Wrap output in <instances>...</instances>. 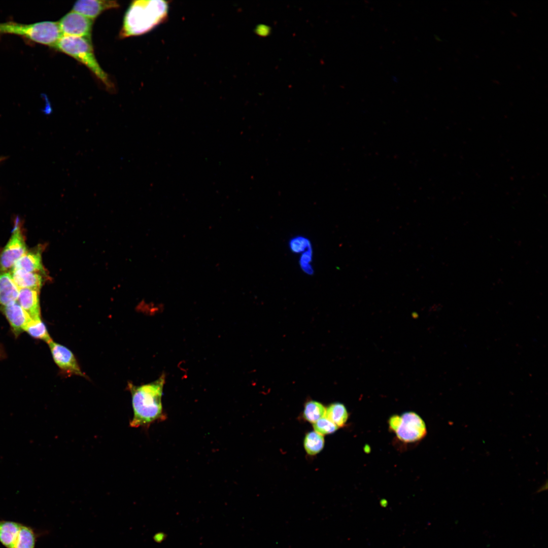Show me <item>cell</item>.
<instances>
[{"mask_svg": "<svg viewBox=\"0 0 548 548\" xmlns=\"http://www.w3.org/2000/svg\"><path fill=\"white\" fill-rule=\"evenodd\" d=\"M324 446V439L323 435L315 431L310 432L306 434L304 439V447L309 455H316L323 449Z\"/></svg>", "mask_w": 548, "mask_h": 548, "instance_id": "cell-20", "label": "cell"}, {"mask_svg": "<svg viewBox=\"0 0 548 548\" xmlns=\"http://www.w3.org/2000/svg\"><path fill=\"white\" fill-rule=\"evenodd\" d=\"M394 432L401 441L414 442L425 436L427 429L424 421L417 414L408 412L400 416L399 422Z\"/></svg>", "mask_w": 548, "mask_h": 548, "instance_id": "cell-5", "label": "cell"}, {"mask_svg": "<svg viewBox=\"0 0 548 548\" xmlns=\"http://www.w3.org/2000/svg\"><path fill=\"white\" fill-rule=\"evenodd\" d=\"M165 382V375L162 373L148 384L136 386L128 383L133 412L130 426L147 428L154 422L166 419L162 403Z\"/></svg>", "mask_w": 548, "mask_h": 548, "instance_id": "cell-1", "label": "cell"}, {"mask_svg": "<svg viewBox=\"0 0 548 548\" xmlns=\"http://www.w3.org/2000/svg\"><path fill=\"white\" fill-rule=\"evenodd\" d=\"M52 48L85 65L107 89L110 91L114 89V84L95 58L91 40L79 37L62 36Z\"/></svg>", "mask_w": 548, "mask_h": 548, "instance_id": "cell-3", "label": "cell"}, {"mask_svg": "<svg viewBox=\"0 0 548 548\" xmlns=\"http://www.w3.org/2000/svg\"><path fill=\"white\" fill-rule=\"evenodd\" d=\"M25 331L31 337L41 339L47 344L52 340L41 318L31 320L27 325Z\"/></svg>", "mask_w": 548, "mask_h": 548, "instance_id": "cell-18", "label": "cell"}, {"mask_svg": "<svg viewBox=\"0 0 548 548\" xmlns=\"http://www.w3.org/2000/svg\"><path fill=\"white\" fill-rule=\"evenodd\" d=\"M10 272L14 283L19 289L30 288L40 290L44 280L41 273L28 272L20 269H13Z\"/></svg>", "mask_w": 548, "mask_h": 548, "instance_id": "cell-13", "label": "cell"}, {"mask_svg": "<svg viewBox=\"0 0 548 548\" xmlns=\"http://www.w3.org/2000/svg\"><path fill=\"white\" fill-rule=\"evenodd\" d=\"M37 537L32 528L22 524L13 548H35Z\"/></svg>", "mask_w": 548, "mask_h": 548, "instance_id": "cell-17", "label": "cell"}, {"mask_svg": "<svg viewBox=\"0 0 548 548\" xmlns=\"http://www.w3.org/2000/svg\"><path fill=\"white\" fill-rule=\"evenodd\" d=\"M1 160H2V159H1V158H0V161H1Z\"/></svg>", "mask_w": 548, "mask_h": 548, "instance_id": "cell-24", "label": "cell"}, {"mask_svg": "<svg viewBox=\"0 0 548 548\" xmlns=\"http://www.w3.org/2000/svg\"><path fill=\"white\" fill-rule=\"evenodd\" d=\"M312 259L313 251L312 248L301 254L299 259L300 268L308 275H312L314 271L311 264Z\"/></svg>", "mask_w": 548, "mask_h": 548, "instance_id": "cell-23", "label": "cell"}, {"mask_svg": "<svg viewBox=\"0 0 548 548\" xmlns=\"http://www.w3.org/2000/svg\"><path fill=\"white\" fill-rule=\"evenodd\" d=\"M93 20L72 11L58 21L62 36L79 37L91 40Z\"/></svg>", "mask_w": 548, "mask_h": 548, "instance_id": "cell-7", "label": "cell"}, {"mask_svg": "<svg viewBox=\"0 0 548 548\" xmlns=\"http://www.w3.org/2000/svg\"><path fill=\"white\" fill-rule=\"evenodd\" d=\"M315 431L323 435L334 433L338 427L330 420L324 417L313 424Z\"/></svg>", "mask_w": 548, "mask_h": 548, "instance_id": "cell-21", "label": "cell"}, {"mask_svg": "<svg viewBox=\"0 0 548 548\" xmlns=\"http://www.w3.org/2000/svg\"><path fill=\"white\" fill-rule=\"evenodd\" d=\"M24 236L16 225L8 242L0 253V271L11 272L16 262L27 252Z\"/></svg>", "mask_w": 548, "mask_h": 548, "instance_id": "cell-6", "label": "cell"}, {"mask_svg": "<svg viewBox=\"0 0 548 548\" xmlns=\"http://www.w3.org/2000/svg\"><path fill=\"white\" fill-rule=\"evenodd\" d=\"M325 417L334 423L338 427L344 426L347 422L349 414L345 406L336 402L326 408Z\"/></svg>", "mask_w": 548, "mask_h": 548, "instance_id": "cell-16", "label": "cell"}, {"mask_svg": "<svg viewBox=\"0 0 548 548\" xmlns=\"http://www.w3.org/2000/svg\"><path fill=\"white\" fill-rule=\"evenodd\" d=\"M19 291L11 272L0 271V310L17 302Z\"/></svg>", "mask_w": 548, "mask_h": 548, "instance_id": "cell-12", "label": "cell"}, {"mask_svg": "<svg viewBox=\"0 0 548 548\" xmlns=\"http://www.w3.org/2000/svg\"><path fill=\"white\" fill-rule=\"evenodd\" d=\"M0 34L16 35L27 41L51 47L62 36L58 22L48 21L30 24L14 21L1 22Z\"/></svg>", "mask_w": 548, "mask_h": 548, "instance_id": "cell-4", "label": "cell"}, {"mask_svg": "<svg viewBox=\"0 0 548 548\" xmlns=\"http://www.w3.org/2000/svg\"><path fill=\"white\" fill-rule=\"evenodd\" d=\"M326 408L321 403L309 401L305 403L303 413V418L309 422L314 423L325 417Z\"/></svg>", "mask_w": 548, "mask_h": 548, "instance_id": "cell-19", "label": "cell"}, {"mask_svg": "<svg viewBox=\"0 0 548 548\" xmlns=\"http://www.w3.org/2000/svg\"><path fill=\"white\" fill-rule=\"evenodd\" d=\"M0 310L4 313L16 336L24 331L28 323L32 320L17 302L4 307Z\"/></svg>", "mask_w": 548, "mask_h": 548, "instance_id": "cell-10", "label": "cell"}, {"mask_svg": "<svg viewBox=\"0 0 548 548\" xmlns=\"http://www.w3.org/2000/svg\"><path fill=\"white\" fill-rule=\"evenodd\" d=\"M21 523L0 520V542L6 548H13Z\"/></svg>", "mask_w": 548, "mask_h": 548, "instance_id": "cell-15", "label": "cell"}, {"mask_svg": "<svg viewBox=\"0 0 548 548\" xmlns=\"http://www.w3.org/2000/svg\"><path fill=\"white\" fill-rule=\"evenodd\" d=\"M39 293L33 289H19L17 302L32 320L41 318Z\"/></svg>", "mask_w": 548, "mask_h": 548, "instance_id": "cell-11", "label": "cell"}, {"mask_svg": "<svg viewBox=\"0 0 548 548\" xmlns=\"http://www.w3.org/2000/svg\"><path fill=\"white\" fill-rule=\"evenodd\" d=\"M119 7L115 1L80 0L75 3L72 11L94 20L102 12Z\"/></svg>", "mask_w": 548, "mask_h": 548, "instance_id": "cell-9", "label": "cell"}, {"mask_svg": "<svg viewBox=\"0 0 548 548\" xmlns=\"http://www.w3.org/2000/svg\"><path fill=\"white\" fill-rule=\"evenodd\" d=\"M289 246L291 251L295 253L301 254L312 248L309 239L302 236H297L291 238Z\"/></svg>", "mask_w": 548, "mask_h": 548, "instance_id": "cell-22", "label": "cell"}, {"mask_svg": "<svg viewBox=\"0 0 548 548\" xmlns=\"http://www.w3.org/2000/svg\"><path fill=\"white\" fill-rule=\"evenodd\" d=\"M54 361L65 373L85 376L72 352L51 340L48 343Z\"/></svg>", "mask_w": 548, "mask_h": 548, "instance_id": "cell-8", "label": "cell"}, {"mask_svg": "<svg viewBox=\"0 0 548 548\" xmlns=\"http://www.w3.org/2000/svg\"><path fill=\"white\" fill-rule=\"evenodd\" d=\"M13 269H20L28 272L44 273V269L42 262L41 251L39 249L27 251L16 262Z\"/></svg>", "mask_w": 548, "mask_h": 548, "instance_id": "cell-14", "label": "cell"}, {"mask_svg": "<svg viewBox=\"0 0 548 548\" xmlns=\"http://www.w3.org/2000/svg\"><path fill=\"white\" fill-rule=\"evenodd\" d=\"M168 4L163 0L133 1L127 10L119 36L121 39L147 33L165 20Z\"/></svg>", "mask_w": 548, "mask_h": 548, "instance_id": "cell-2", "label": "cell"}]
</instances>
